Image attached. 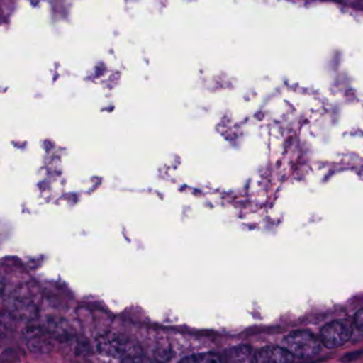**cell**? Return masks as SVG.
<instances>
[{
    "label": "cell",
    "instance_id": "3957f363",
    "mask_svg": "<svg viewBox=\"0 0 363 363\" xmlns=\"http://www.w3.org/2000/svg\"><path fill=\"white\" fill-rule=\"evenodd\" d=\"M352 325L346 320H333L325 325L320 333L323 345L328 348H337L344 345L352 337Z\"/></svg>",
    "mask_w": 363,
    "mask_h": 363
},
{
    "label": "cell",
    "instance_id": "8992f818",
    "mask_svg": "<svg viewBox=\"0 0 363 363\" xmlns=\"http://www.w3.org/2000/svg\"><path fill=\"white\" fill-rule=\"evenodd\" d=\"M229 360L235 362H250L255 361V354L248 345H239L230 348L227 352Z\"/></svg>",
    "mask_w": 363,
    "mask_h": 363
},
{
    "label": "cell",
    "instance_id": "6da1fadb",
    "mask_svg": "<svg viewBox=\"0 0 363 363\" xmlns=\"http://www.w3.org/2000/svg\"><path fill=\"white\" fill-rule=\"evenodd\" d=\"M96 345L99 352L118 360L139 361L143 357L141 347L135 342L116 333L101 335Z\"/></svg>",
    "mask_w": 363,
    "mask_h": 363
},
{
    "label": "cell",
    "instance_id": "7a4b0ae2",
    "mask_svg": "<svg viewBox=\"0 0 363 363\" xmlns=\"http://www.w3.org/2000/svg\"><path fill=\"white\" fill-rule=\"evenodd\" d=\"M284 347L298 359H310L322 350L320 337L309 330H295L284 337Z\"/></svg>",
    "mask_w": 363,
    "mask_h": 363
},
{
    "label": "cell",
    "instance_id": "9c48e42d",
    "mask_svg": "<svg viewBox=\"0 0 363 363\" xmlns=\"http://www.w3.org/2000/svg\"><path fill=\"white\" fill-rule=\"evenodd\" d=\"M363 352L359 350V352H350V354H345V356L342 358V361H352L354 359L359 358L361 356L360 354H362Z\"/></svg>",
    "mask_w": 363,
    "mask_h": 363
},
{
    "label": "cell",
    "instance_id": "5b68a950",
    "mask_svg": "<svg viewBox=\"0 0 363 363\" xmlns=\"http://www.w3.org/2000/svg\"><path fill=\"white\" fill-rule=\"evenodd\" d=\"M293 360L295 357L286 347L280 346H265L255 352L256 362H291Z\"/></svg>",
    "mask_w": 363,
    "mask_h": 363
},
{
    "label": "cell",
    "instance_id": "30bf717a",
    "mask_svg": "<svg viewBox=\"0 0 363 363\" xmlns=\"http://www.w3.org/2000/svg\"><path fill=\"white\" fill-rule=\"evenodd\" d=\"M333 1H340V0H333Z\"/></svg>",
    "mask_w": 363,
    "mask_h": 363
},
{
    "label": "cell",
    "instance_id": "52a82bcc",
    "mask_svg": "<svg viewBox=\"0 0 363 363\" xmlns=\"http://www.w3.org/2000/svg\"><path fill=\"white\" fill-rule=\"evenodd\" d=\"M182 361H189V362H222L224 358L220 354L216 352H205V354H192L182 359Z\"/></svg>",
    "mask_w": 363,
    "mask_h": 363
},
{
    "label": "cell",
    "instance_id": "ba28073f",
    "mask_svg": "<svg viewBox=\"0 0 363 363\" xmlns=\"http://www.w3.org/2000/svg\"><path fill=\"white\" fill-rule=\"evenodd\" d=\"M354 324L358 330L363 331V308L359 310L354 315Z\"/></svg>",
    "mask_w": 363,
    "mask_h": 363
},
{
    "label": "cell",
    "instance_id": "277c9868",
    "mask_svg": "<svg viewBox=\"0 0 363 363\" xmlns=\"http://www.w3.org/2000/svg\"><path fill=\"white\" fill-rule=\"evenodd\" d=\"M24 340L27 347L33 352L44 354V352H50V346H52L48 335H46L43 329L39 328V327L26 328V330L24 331Z\"/></svg>",
    "mask_w": 363,
    "mask_h": 363
}]
</instances>
